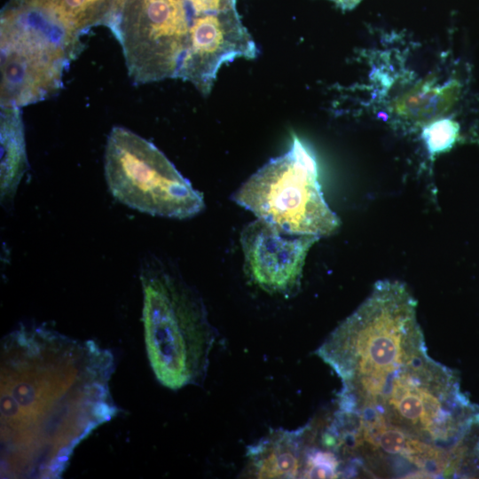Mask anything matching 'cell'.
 I'll return each mask as SVG.
<instances>
[{
    "label": "cell",
    "mask_w": 479,
    "mask_h": 479,
    "mask_svg": "<svg viewBox=\"0 0 479 479\" xmlns=\"http://www.w3.org/2000/svg\"><path fill=\"white\" fill-rule=\"evenodd\" d=\"M0 355L1 477L57 478L116 412L114 357L93 341L35 325L5 335Z\"/></svg>",
    "instance_id": "cell-1"
},
{
    "label": "cell",
    "mask_w": 479,
    "mask_h": 479,
    "mask_svg": "<svg viewBox=\"0 0 479 479\" xmlns=\"http://www.w3.org/2000/svg\"><path fill=\"white\" fill-rule=\"evenodd\" d=\"M338 411L358 427L400 434L424 470L459 467L466 443L479 428V405L462 392L455 372L428 352L340 404Z\"/></svg>",
    "instance_id": "cell-2"
},
{
    "label": "cell",
    "mask_w": 479,
    "mask_h": 479,
    "mask_svg": "<svg viewBox=\"0 0 479 479\" xmlns=\"http://www.w3.org/2000/svg\"><path fill=\"white\" fill-rule=\"evenodd\" d=\"M417 302L404 284L381 280L317 350L342 381L340 397L363 393L427 353Z\"/></svg>",
    "instance_id": "cell-3"
},
{
    "label": "cell",
    "mask_w": 479,
    "mask_h": 479,
    "mask_svg": "<svg viewBox=\"0 0 479 479\" xmlns=\"http://www.w3.org/2000/svg\"><path fill=\"white\" fill-rule=\"evenodd\" d=\"M140 280L145 342L155 377L174 390L201 383L217 335L202 300L157 259L143 263Z\"/></svg>",
    "instance_id": "cell-4"
},
{
    "label": "cell",
    "mask_w": 479,
    "mask_h": 479,
    "mask_svg": "<svg viewBox=\"0 0 479 479\" xmlns=\"http://www.w3.org/2000/svg\"><path fill=\"white\" fill-rule=\"evenodd\" d=\"M0 32L1 106L21 108L56 95L82 37L32 0H10Z\"/></svg>",
    "instance_id": "cell-5"
},
{
    "label": "cell",
    "mask_w": 479,
    "mask_h": 479,
    "mask_svg": "<svg viewBox=\"0 0 479 479\" xmlns=\"http://www.w3.org/2000/svg\"><path fill=\"white\" fill-rule=\"evenodd\" d=\"M232 200L294 234L326 237L341 224L324 198L316 156L296 135L289 150L255 172Z\"/></svg>",
    "instance_id": "cell-6"
},
{
    "label": "cell",
    "mask_w": 479,
    "mask_h": 479,
    "mask_svg": "<svg viewBox=\"0 0 479 479\" xmlns=\"http://www.w3.org/2000/svg\"><path fill=\"white\" fill-rule=\"evenodd\" d=\"M104 171L112 195L140 212L185 219L204 208L203 195L164 153L126 128L115 126L111 130Z\"/></svg>",
    "instance_id": "cell-7"
},
{
    "label": "cell",
    "mask_w": 479,
    "mask_h": 479,
    "mask_svg": "<svg viewBox=\"0 0 479 479\" xmlns=\"http://www.w3.org/2000/svg\"><path fill=\"white\" fill-rule=\"evenodd\" d=\"M194 15L185 0H114L104 25L120 43L136 84L180 79Z\"/></svg>",
    "instance_id": "cell-8"
},
{
    "label": "cell",
    "mask_w": 479,
    "mask_h": 479,
    "mask_svg": "<svg viewBox=\"0 0 479 479\" xmlns=\"http://www.w3.org/2000/svg\"><path fill=\"white\" fill-rule=\"evenodd\" d=\"M318 240L257 218L240 233L245 271L263 290L289 295L299 288L306 256Z\"/></svg>",
    "instance_id": "cell-9"
},
{
    "label": "cell",
    "mask_w": 479,
    "mask_h": 479,
    "mask_svg": "<svg viewBox=\"0 0 479 479\" xmlns=\"http://www.w3.org/2000/svg\"><path fill=\"white\" fill-rule=\"evenodd\" d=\"M459 93V84L455 81H420L392 98L387 112L398 124L424 127L444 114L456 102Z\"/></svg>",
    "instance_id": "cell-10"
},
{
    "label": "cell",
    "mask_w": 479,
    "mask_h": 479,
    "mask_svg": "<svg viewBox=\"0 0 479 479\" xmlns=\"http://www.w3.org/2000/svg\"><path fill=\"white\" fill-rule=\"evenodd\" d=\"M307 428L296 432H274L248 452L255 475L261 478L298 477L303 475Z\"/></svg>",
    "instance_id": "cell-11"
},
{
    "label": "cell",
    "mask_w": 479,
    "mask_h": 479,
    "mask_svg": "<svg viewBox=\"0 0 479 479\" xmlns=\"http://www.w3.org/2000/svg\"><path fill=\"white\" fill-rule=\"evenodd\" d=\"M0 196L14 197L21 178L28 169L25 131L20 107L1 106L0 114Z\"/></svg>",
    "instance_id": "cell-12"
},
{
    "label": "cell",
    "mask_w": 479,
    "mask_h": 479,
    "mask_svg": "<svg viewBox=\"0 0 479 479\" xmlns=\"http://www.w3.org/2000/svg\"><path fill=\"white\" fill-rule=\"evenodd\" d=\"M42 5L82 37L92 27L102 24L114 0H32Z\"/></svg>",
    "instance_id": "cell-13"
},
{
    "label": "cell",
    "mask_w": 479,
    "mask_h": 479,
    "mask_svg": "<svg viewBox=\"0 0 479 479\" xmlns=\"http://www.w3.org/2000/svg\"><path fill=\"white\" fill-rule=\"evenodd\" d=\"M459 124L446 118L425 125L422 138L428 153L435 155L452 148L459 137Z\"/></svg>",
    "instance_id": "cell-14"
},
{
    "label": "cell",
    "mask_w": 479,
    "mask_h": 479,
    "mask_svg": "<svg viewBox=\"0 0 479 479\" xmlns=\"http://www.w3.org/2000/svg\"><path fill=\"white\" fill-rule=\"evenodd\" d=\"M335 4L342 11H349L355 8L362 0H329Z\"/></svg>",
    "instance_id": "cell-15"
}]
</instances>
